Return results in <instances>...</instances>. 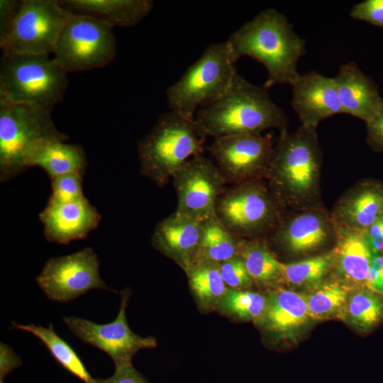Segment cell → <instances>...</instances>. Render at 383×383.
Returning a JSON list of instances; mask_svg holds the SVG:
<instances>
[{
	"mask_svg": "<svg viewBox=\"0 0 383 383\" xmlns=\"http://www.w3.org/2000/svg\"><path fill=\"white\" fill-rule=\"evenodd\" d=\"M352 290L332 278L313 288L306 296L309 318L322 320L340 315Z\"/></svg>",
	"mask_w": 383,
	"mask_h": 383,
	"instance_id": "31",
	"label": "cell"
},
{
	"mask_svg": "<svg viewBox=\"0 0 383 383\" xmlns=\"http://www.w3.org/2000/svg\"><path fill=\"white\" fill-rule=\"evenodd\" d=\"M228 42L212 43L166 91L170 111L189 118L223 96L238 74Z\"/></svg>",
	"mask_w": 383,
	"mask_h": 383,
	"instance_id": "6",
	"label": "cell"
},
{
	"mask_svg": "<svg viewBox=\"0 0 383 383\" xmlns=\"http://www.w3.org/2000/svg\"><path fill=\"white\" fill-rule=\"evenodd\" d=\"M82 179L83 176L74 173L51 179L52 194L50 197L57 200H72L84 196Z\"/></svg>",
	"mask_w": 383,
	"mask_h": 383,
	"instance_id": "34",
	"label": "cell"
},
{
	"mask_svg": "<svg viewBox=\"0 0 383 383\" xmlns=\"http://www.w3.org/2000/svg\"><path fill=\"white\" fill-rule=\"evenodd\" d=\"M316 128L301 125L292 133H280L274 145L265 179L285 211L323 207L320 187L322 152Z\"/></svg>",
	"mask_w": 383,
	"mask_h": 383,
	"instance_id": "1",
	"label": "cell"
},
{
	"mask_svg": "<svg viewBox=\"0 0 383 383\" xmlns=\"http://www.w3.org/2000/svg\"><path fill=\"white\" fill-rule=\"evenodd\" d=\"M340 315L358 330L368 331L383 319V295L367 287L353 289Z\"/></svg>",
	"mask_w": 383,
	"mask_h": 383,
	"instance_id": "28",
	"label": "cell"
},
{
	"mask_svg": "<svg viewBox=\"0 0 383 383\" xmlns=\"http://www.w3.org/2000/svg\"><path fill=\"white\" fill-rule=\"evenodd\" d=\"M238 255L253 282L265 284L280 283V261L263 240L258 238L243 239Z\"/></svg>",
	"mask_w": 383,
	"mask_h": 383,
	"instance_id": "29",
	"label": "cell"
},
{
	"mask_svg": "<svg viewBox=\"0 0 383 383\" xmlns=\"http://www.w3.org/2000/svg\"><path fill=\"white\" fill-rule=\"evenodd\" d=\"M266 304V296L260 293L228 288L217 307L230 316L260 322Z\"/></svg>",
	"mask_w": 383,
	"mask_h": 383,
	"instance_id": "32",
	"label": "cell"
},
{
	"mask_svg": "<svg viewBox=\"0 0 383 383\" xmlns=\"http://www.w3.org/2000/svg\"><path fill=\"white\" fill-rule=\"evenodd\" d=\"M70 13L56 0H22L0 36L4 55H51Z\"/></svg>",
	"mask_w": 383,
	"mask_h": 383,
	"instance_id": "9",
	"label": "cell"
},
{
	"mask_svg": "<svg viewBox=\"0 0 383 383\" xmlns=\"http://www.w3.org/2000/svg\"><path fill=\"white\" fill-rule=\"evenodd\" d=\"M0 345V380H3L13 370L21 365V360L9 345L3 343Z\"/></svg>",
	"mask_w": 383,
	"mask_h": 383,
	"instance_id": "40",
	"label": "cell"
},
{
	"mask_svg": "<svg viewBox=\"0 0 383 383\" xmlns=\"http://www.w3.org/2000/svg\"><path fill=\"white\" fill-rule=\"evenodd\" d=\"M172 179L177 195V212L202 223L217 216V202L226 181L212 159L203 154L193 157Z\"/></svg>",
	"mask_w": 383,
	"mask_h": 383,
	"instance_id": "13",
	"label": "cell"
},
{
	"mask_svg": "<svg viewBox=\"0 0 383 383\" xmlns=\"http://www.w3.org/2000/svg\"><path fill=\"white\" fill-rule=\"evenodd\" d=\"M49 109L0 97V179H11L30 167L43 143L67 140L55 127Z\"/></svg>",
	"mask_w": 383,
	"mask_h": 383,
	"instance_id": "5",
	"label": "cell"
},
{
	"mask_svg": "<svg viewBox=\"0 0 383 383\" xmlns=\"http://www.w3.org/2000/svg\"><path fill=\"white\" fill-rule=\"evenodd\" d=\"M69 12L90 16L113 26L129 27L143 20L151 11L150 0H62Z\"/></svg>",
	"mask_w": 383,
	"mask_h": 383,
	"instance_id": "22",
	"label": "cell"
},
{
	"mask_svg": "<svg viewBox=\"0 0 383 383\" xmlns=\"http://www.w3.org/2000/svg\"><path fill=\"white\" fill-rule=\"evenodd\" d=\"M97 383H103L102 379H99L98 382H97Z\"/></svg>",
	"mask_w": 383,
	"mask_h": 383,
	"instance_id": "42",
	"label": "cell"
},
{
	"mask_svg": "<svg viewBox=\"0 0 383 383\" xmlns=\"http://www.w3.org/2000/svg\"><path fill=\"white\" fill-rule=\"evenodd\" d=\"M99 260L91 248L52 257L45 264L36 282L52 301L66 303L91 289H109L101 278Z\"/></svg>",
	"mask_w": 383,
	"mask_h": 383,
	"instance_id": "11",
	"label": "cell"
},
{
	"mask_svg": "<svg viewBox=\"0 0 383 383\" xmlns=\"http://www.w3.org/2000/svg\"><path fill=\"white\" fill-rule=\"evenodd\" d=\"M334 263L333 248L323 253L297 261H280V283L297 287L319 286L331 276Z\"/></svg>",
	"mask_w": 383,
	"mask_h": 383,
	"instance_id": "25",
	"label": "cell"
},
{
	"mask_svg": "<svg viewBox=\"0 0 383 383\" xmlns=\"http://www.w3.org/2000/svg\"><path fill=\"white\" fill-rule=\"evenodd\" d=\"M0 383H4L3 380H0Z\"/></svg>",
	"mask_w": 383,
	"mask_h": 383,
	"instance_id": "43",
	"label": "cell"
},
{
	"mask_svg": "<svg viewBox=\"0 0 383 383\" xmlns=\"http://www.w3.org/2000/svg\"><path fill=\"white\" fill-rule=\"evenodd\" d=\"M39 218L46 240L62 245L86 238L101 220L97 209L84 196L72 200L49 197Z\"/></svg>",
	"mask_w": 383,
	"mask_h": 383,
	"instance_id": "16",
	"label": "cell"
},
{
	"mask_svg": "<svg viewBox=\"0 0 383 383\" xmlns=\"http://www.w3.org/2000/svg\"><path fill=\"white\" fill-rule=\"evenodd\" d=\"M285 212L262 180L235 184L223 193L216 206L220 221L242 239L270 233Z\"/></svg>",
	"mask_w": 383,
	"mask_h": 383,
	"instance_id": "8",
	"label": "cell"
},
{
	"mask_svg": "<svg viewBox=\"0 0 383 383\" xmlns=\"http://www.w3.org/2000/svg\"><path fill=\"white\" fill-rule=\"evenodd\" d=\"M43 169L50 179L70 173L84 175L87 166L84 150L77 144L55 139L43 143L34 152L30 167Z\"/></svg>",
	"mask_w": 383,
	"mask_h": 383,
	"instance_id": "24",
	"label": "cell"
},
{
	"mask_svg": "<svg viewBox=\"0 0 383 383\" xmlns=\"http://www.w3.org/2000/svg\"><path fill=\"white\" fill-rule=\"evenodd\" d=\"M366 286L383 295V252L373 253Z\"/></svg>",
	"mask_w": 383,
	"mask_h": 383,
	"instance_id": "38",
	"label": "cell"
},
{
	"mask_svg": "<svg viewBox=\"0 0 383 383\" xmlns=\"http://www.w3.org/2000/svg\"><path fill=\"white\" fill-rule=\"evenodd\" d=\"M242 240L228 231L217 216L207 220L203 222L202 237L194 263H221L237 256Z\"/></svg>",
	"mask_w": 383,
	"mask_h": 383,
	"instance_id": "26",
	"label": "cell"
},
{
	"mask_svg": "<svg viewBox=\"0 0 383 383\" xmlns=\"http://www.w3.org/2000/svg\"><path fill=\"white\" fill-rule=\"evenodd\" d=\"M13 328L31 333L39 338L49 350L56 361L84 383H97L91 377L73 348L54 331L52 324L48 328L33 324L21 325L12 322Z\"/></svg>",
	"mask_w": 383,
	"mask_h": 383,
	"instance_id": "27",
	"label": "cell"
},
{
	"mask_svg": "<svg viewBox=\"0 0 383 383\" xmlns=\"http://www.w3.org/2000/svg\"><path fill=\"white\" fill-rule=\"evenodd\" d=\"M350 16L383 28V0H366L352 7Z\"/></svg>",
	"mask_w": 383,
	"mask_h": 383,
	"instance_id": "35",
	"label": "cell"
},
{
	"mask_svg": "<svg viewBox=\"0 0 383 383\" xmlns=\"http://www.w3.org/2000/svg\"><path fill=\"white\" fill-rule=\"evenodd\" d=\"M219 267L221 277L228 288L244 290L252 287L254 282L239 255L219 263Z\"/></svg>",
	"mask_w": 383,
	"mask_h": 383,
	"instance_id": "33",
	"label": "cell"
},
{
	"mask_svg": "<svg viewBox=\"0 0 383 383\" xmlns=\"http://www.w3.org/2000/svg\"><path fill=\"white\" fill-rule=\"evenodd\" d=\"M335 226L331 278L352 289L366 286L373 252L365 231Z\"/></svg>",
	"mask_w": 383,
	"mask_h": 383,
	"instance_id": "19",
	"label": "cell"
},
{
	"mask_svg": "<svg viewBox=\"0 0 383 383\" xmlns=\"http://www.w3.org/2000/svg\"><path fill=\"white\" fill-rule=\"evenodd\" d=\"M194 119L206 136L214 138L257 134L268 128L287 131L288 118L269 96L267 89L254 85L238 74L226 93L200 109Z\"/></svg>",
	"mask_w": 383,
	"mask_h": 383,
	"instance_id": "3",
	"label": "cell"
},
{
	"mask_svg": "<svg viewBox=\"0 0 383 383\" xmlns=\"http://www.w3.org/2000/svg\"><path fill=\"white\" fill-rule=\"evenodd\" d=\"M129 295V289L121 292L118 315L109 323L98 324L74 316L63 317L65 325L75 336L108 354L116 367L132 363L133 356L140 350L157 346L155 338L140 336L130 328L126 316Z\"/></svg>",
	"mask_w": 383,
	"mask_h": 383,
	"instance_id": "14",
	"label": "cell"
},
{
	"mask_svg": "<svg viewBox=\"0 0 383 383\" xmlns=\"http://www.w3.org/2000/svg\"><path fill=\"white\" fill-rule=\"evenodd\" d=\"M206 136L194 118L169 111L138 144L140 172L163 187L193 157L203 154Z\"/></svg>",
	"mask_w": 383,
	"mask_h": 383,
	"instance_id": "4",
	"label": "cell"
},
{
	"mask_svg": "<svg viewBox=\"0 0 383 383\" xmlns=\"http://www.w3.org/2000/svg\"><path fill=\"white\" fill-rule=\"evenodd\" d=\"M21 4V1H0V36L4 35L11 26Z\"/></svg>",
	"mask_w": 383,
	"mask_h": 383,
	"instance_id": "39",
	"label": "cell"
},
{
	"mask_svg": "<svg viewBox=\"0 0 383 383\" xmlns=\"http://www.w3.org/2000/svg\"><path fill=\"white\" fill-rule=\"evenodd\" d=\"M116 51L111 26L90 16L70 13L52 54L68 73L104 67L113 60Z\"/></svg>",
	"mask_w": 383,
	"mask_h": 383,
	"instance_id": "10",
	"label": "cell"
},
{
	"mask_svg": "<svg viewBox=\"0 0 383 383\" xmlns=\"http://www.w3.org/2000/svg\"><path fill=\"white\" fill-rule=\"evenodd\" d=\"M273 148L272 135L257 133L214 138L207 149L226 181L237 184L265 179Z\"/></svg>",
	"mask_w": 383,
	"mask_h": 383,
	"instance_id": "12",
	"label": "cell"
},
{
	"mask_svg": "<svg viewBox=\"0 0 383 383\" xmlns=\"http://www.w3.org/2000/svg\"><path fill=\"white\" fill-rule=\"evenodd\" d=\"M291 86L292 106L301 125L317 128L326 118L343 113L333 77L310 72L299 74Z\"/></svg>",
	"mask_w": 383,
	"mask_h": 383,
	"instance_id": "17",
	"label": "cell"
},
{
	"mask_svg": "<svg viewBox=\"0 0 383 383\" xmlns=\"http://www.w3.org/2000/svg\"><path fill=\"white\" fill-rule=\"evenodd\" d=\"M331 215L336 226L366 231L383 217V182H358L341 195Z\"/></svg>",
	"mask_w": 383,
	"mask_h": 383,
	"instance_id": "18",
	"label": "cell"
},
{
	"mask_svg": "<svg viewBox=\"0 0 383 383\" xmlns=\"http://www.w3.org/2000/svg\"><path fill=\"white\" fill-rule=\"evenodd\" d=\"M333 78L343 113L366 123L382 106L383 99L377 86L353 62L341 65L338 74Z\"/></svg>",
	"mask_w": 383,
	"mask_h": 383,
	"instance_id": "21",
	"label": "cell"
},
{
	"mask_svg": "<svg viewBox=\"0 0 383 383\" xmlns=\"http://www.w3.org/2000/svg\"><path fill=\"white\" fill-rule=\"evenodd\" d=\"M185 272L191 289L200 305L204 309L217 307L228 289L221 277L219 263L198 262Z\"/></svg>",
	"mask_w": 383,
	"mask_h": 383,
	"instance_id": "30",
	"label": "cell"
},
{
	"mask_svg": "<svg viewBox=\"0 0 383 383\" xmlns=\"http://www.w3.org/2000/svg\"><path fill=\"white\" fill-rule=\"evenodd\" d=\"M67 74L50 55H4L0 97L50 111L65 93Z\"/></svg>",
	"mask_w": 383,
	"mask_h": 383,
	"instance_id": "7",
	"label": "cell"
},
{
	"mask_svg": "<svg viewBox=\"0 0 383 383\" xmlns=\"http://www.w3.org/2000/svg\"><path fill=\"white\" fill-rule=\"evenodd\" d=\"M103 383H149L148 379L138 372L132 363L116 367L114 374Z\"/></svg>",
	"mask_w": 383,
	"mask_h": 383,
	"instance_id": "37",
	"label": "cell"
},
{
	"mask_svg": "<svg viewBox=\"0 0 383 383\" xmlns=\"http://www.w3.org/2000/svg\"><path fill=\"white\" fill-rule=\"evenodd\" d=\"M273 241L295 256H314L331 242L335 243V226L323 207L285 212L270 232Z\"/></svg>",
	"mask_w": 383,
	"mask_h": 383,
	"instance_id": "15",
	"label": "cell"
},
{
	"mask_svg": "<svg viewBox=\"0 0 383 383\" xmlns=\"http://www.w3.org/2000/svg\"><path fill=\"white\" fill-rule=\"evenodd\" d=\"M260 321L266 328L281 337L288 336L309 320L306 295L278 288L270 292Z\"/></svg>",
	"mask_w": 383,
	"mask_h": 383,
	"instance_id": "23",
	"label": "cell"
},
{
	"mask_svg": "<svg viewBox=\"0 0 383 383\" xmlns=\"http://www.w3.org/2000/svg\"><path fill=\"white\" fill-rule=\"evenodd\" d=\"M365 234L372 252H383V217L372 224Z\"/></svg>",
	"mask_w": 383,
	"mask_h": 383,
	"instance_id": "41",
	"label": "cell"
},
{
	"mask_svg": "<svg viewBox=\"0 0 383 383\" xmlns=\"http://www.w3.org/2000/svg\"><path fill=\"white\" fill-rule=\"evenodd\" d=\"M367 143L374 152H383V104L367 122Z\"/></svg>",
	"mask_w": 383,
	"mask_h": 383,
	"instance_id": "36",
	"label": "cell"
},
{
	"mask_svg": "<svg viewBox=\"0 0 383 383\" xmlns=\"http://www.w3.org/2000/svg\"><path fill=\"white\" fill-rule=\"evenodd\" d=\"M226 41L236 60L248 56L265 67V89L277 84L291 85L299 75L297 62L306 52L305 40L295 33L286 17L273 9L257 14Z\"/></svg>",
	"mask_w": 383,
	"mask_h": 383,
	"instance_id": "2",
	"label": "cell"
},
{
	"mask_svg": "<svg viewBox=\"0 0 383 383\" xmlns=\"http://www.w3.org/2000/svg\"><path fill=\"white\" fill-rule=\"evenodd\" d=\"M202 233V222L175 211L157 224L152 245L187 270L194 262Z\"/></svg>",
	"mask_w": 383,
	"mask_h": 383,
	"instance_id": "20",
	"label": "cell"
}]
</instances>
